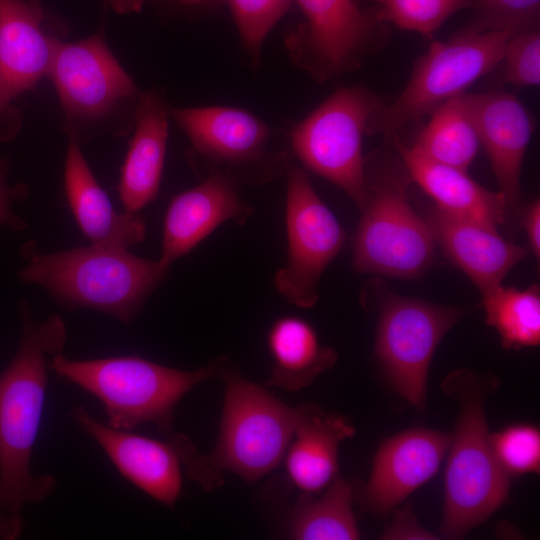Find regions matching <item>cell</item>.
Masks as SVG:
<instances>
[{
  "label": "cell",
  "mask_w": 540,
  "mask_h": 540,
  "mask_svg": "<svg viewBox=\"0 0 540 540\" xmlns=\"http://www.w3.org/2000/svg\"><path fill=\"white\" fill-rule=\"evenodd\" d=\"M22 323L15 355L0 373V514L21 515L27 503H41L55 490L53 475H35L31 458L42 420L48 368L67 341L58 314L35 322L26 301L19 302Z\"/></svg>",
  "instance_id": "obj_1"
},
{
  "label": "cell",
  "mask_w": 540,
  "mask_h": 540,
  "mask_svg": "<svg viewBox=\"0 0 540 540\" xmlns=\"http://www.w3.org/2000/svg\"><path fill=\"white\" fill-rule=\"evenodd\" d=\"M26 264L19 279L42 287L60 307L105 313L133 322L170 266L134 255L126 248L89 245L53 253L22 251Z\"/></svg>",
  "instance_id": "obj_2"
},
{
  "label": "cell",
  "mask_w": 540,
  "mask_h": 540,
  "mask_svg": "<svg viewBox=\"0 0 540 540\" xmlns=\"http://www.w3.org/2000/svg\"><path fill=\"white\" fill-rule=\"evenodd\" d=\"M496 382L468 369L450 372L443 391L457 400L460 413L451 435L445 471L441 534L459 539L484 522L508 497L510 476L490 444L485 399Z\"/></svg>",
  "instance_id": "obj_3"
},
{
  "label": "cell",
  "mask_w": 540,
  "mask_h": 540,
  "mask_svg": "<svg viewBox=\"0 0 540 540\" xmlns=\"http://www.w3.org/2000/svg\"><path fill=\"white\" fill-rule=\"evenodd\" d=\"M225 394L220 429L214 449L199 455L194 448L184 467L203 489L221 486L231 472L255 482L283 460L302 413L263 387L235 372L223 373Z\"/></svg>",
  "instance_id": "obj_4"
},
{
  "label": "cell",
  "mask_w": 540,
  "mask_h": 540,
  "mask_svg": "<svg viewBox=\"0 0 540 540\" xmlns=\"http://www.w3.org/2000/svg\"><path fill=\"white\" fill-rule=\"evenodd\" d=\"M223 362L219 358L189 371L135 355L72 360L61 353L51 358L49 368L99 399L110 426L132 430L153 424L161 432H170L180 400L210 379Z\"/></svg>",
  "instance_id": "obj_5"
},
{
  "label": "cell",
  "mask_w": 540,
  "mask_h": 540,
  "mask_svg": "<svg viewBox=\"0 0 540 540\" xmlns=\"http://www.w3.org/2000/svg\"><path fill=\"white\" fill-rule=\"evenodd\" d=\"M411 181L401 160L366 171L367 197L353 239L356 273L415 279L432 265L436 244L426 220L410 204Z\"/></svg>",
  "instance_id": "obj_6"
},
{
  "label": "cell",
  "mask_w": 540,
  "mask_h": 540,
  "mask_svg": "<svg viewBox=\"0 0 540 540\" xmlns=\"http://www.w3.org/2000/svg\"><path fill=\"white\" fill-rule=\"evenodd\" d=\"M510 31L457 35L434 41L414 64L411 77L391 103H380L372 114L367 134L392 136L406 123L431 114L447 100L466 91L501 63Z\"/></svg>",
  "instance_id": "obj_7"
},
{
  "label": "cell",
  "mask_w": 540,
  "mask_h": 540,
  "mask_svg": "<svg viewBox=\"0 0 540 540\" xmlns=\"http://www.w3.org/2000/svg\"><path fill=\"white\" fill-rule=\"evenodd\" d=\"M380 103L365 88H341L290 133L292 151L301 163L342 189L359 210L367 197L362 141Z\"/></svg>",
  "instance_id": "obj_8"
},
{
  "label": "cell",
  "mask_w": 540,
  "mask_h": 540,
  "mask_svg": "<svg viewBox=\"0 0 540 540\" xmlns=\"http://www.w3.org/2000/svg\"><path fill=\"white\" fill-rule=\"evenodd\" d=\"M375 355L394 390L415 408L425 406L434 352L465 309L384 291L378 299Z\"/></svg>",
  "instance_id": "obj_9"
},
{
  "label": "cell",
  "mask_w": 540,
  "mask_h": 540,
  "mask_svg": "<svg viewBox=\"0 0 540 540\" xmlns=\"http://www.w3.org/2000/svg\"><path fill=\"white\" fill-rule=\"evenodd\" d=\"M193 152L210 173L240 183H264L286 172L288 153L273 142L271 128L248 111L225 106L170 110Z\"/></svg>",
  "instance_id": "obj_10"
},
{
  "label": "cell",
  "mask_w": 540,
  "mask_h": 540,
  "mask_svg": "<svg viewBox=\"0 0 540 540\" xmlns=\"http://www.w3.org/2000/svg\"><path fill=\"white\" fill-rule=\"evenodd\" d=\"M286 177L288 255L274 284L288 302L311 308L319 299L322 274L345 246L346 233L305 170L289 165Z\"/></svg>",
  "instance_id": "obj_11"
},
{
  "label": "cell",
  "mask_w": 540,
  "mask_h": 540,
  "mask_svg": "<svg viewBox=\"0 0 540 540\" xmlns=\"http://www.w3.org/2000/svg\"><path fill=\"white\" fill-rule=\"evenodd\" d=\"M303 23L288 39L292 59L317 81L358 68L385 43L386 23L360 0H296Z\"/></svg>",
  "instance_id": "obj_12"
},
{
  "label": "cell",
  "mask_w": 540,
  "mask_h": 540,
  "mask_svg": "<svg viewBox=\"0 0 540 540\" xmlns=\"http://www.w3.org/2000/svg\"><path fill=\"white\" fill-rule=\"evenodd\" d=\"M47 76L73 120L99 119L137 95L100 33L76 42L56 38Z\"/></svg>",
  "instance_id": "obj_13"
},
{
  "label": "cell",
  "mask_w": 540,
  "mask_h": 540,
  "mask_svg": "<svg viewBox=\"0 0 540 540\" xmlns=\"http://www.w3.org/2000/svg\"><path fill=\"white\" fill-rule=\"evenodd\" d=\"M74 422L102 448L119 473L157 502L173 507L182 492V467L194 447L182 434L158 440L97 420L83 406L71 411Z\"/></svg>",
  "instance_id": "obj_14"
},
{
  "label": "cell",
  "mask_w": 540,
  "mask_h": 540,
  "mask_svg": "<svg viewBox=\"0 0 540 540\" xmlns=\"http://www.w3.org/2000/svg\"><path fill=\"white\" fill-rule=\"evenodd\" d=\"M450 442L451 435L426 428L408 429L385 440L367 483L357 491L361 506L374 514L395 509L437 473Z\"/></svg>",
  "instance_id": "obj_15"
},
{
  "label": "cell",
  "mask_w": 540,
  "mask_h": 540,
  "mask_svg": "<svg viewBox=\"0 0 540 540\" xmlns=\"http://www.w3.org/2000/svg\"><path fill=\"white\" fill-rule=\"evenodd\" d=\"M509 211L518 205L523 160L534 124L521 101L503 90L463 93Z\"/></svg>",
  "instance_id": "obj_16"
},
{
  "label": "cell",
  "mask_w": 540,
  "mask_h": 540,
  "mask_svg": "<svg viewBox=\"0 0 540 540\" xmlns=\"http://www.w3.org/2000/svg\"><path fill=\"white\" fill-rule=\"evenodd\" d=\"M238 186L224 174L210 173L176 195L165 214L159 260L170 266L225 222H246L252 210L241 199Z\"/></svg>",
  "instance_id": "obj_17"
},
{
  "label": "cell",
  "mask_w": 540,
  "mask_h": 540,
  "mask_svg": "<svg viewBox=\"0 0 540 540\" xmlns=\"http://www.w3.org/2000/svg\"><path fill=\"white\" fill-rule=\"evenodd\" d=\"M435 244L484 296L502 285L527 250L504 239L498 230L446 212L436 206L424 216Z\"/></svg>",
  "instance_id": "obj_18"
},
{
  "label": "cell",
  "mask_w": 540,
  "mask_h": 540,
  "mask_svg": "<svg viewBox=\"0 0 540 540\" xmlns=\"http://www.w3.org/2000/svg\"><path fill=\"white\" fill-rule=\"evenodd\" d=\"M64 186L73 217L91 245L129 249L144 240V218L114 209L76 139H70L67 147Z\"/></svg>",
  "instance_id": "obj_19"
},
{
  "label": "cell",
  "mask_w": 540,
  "mask_h": 540,
  "mask_svg": "<svg viewBox=\"0 0 540 540\" xmlns=\"http://www.w3.org/2000/svg\"><path fill=\"white\" fill-rule=\"evenodd\" d=\"M44 19L27 0H0V84L12 101L47 76L56 38L45 34Z\"/></svg>",
  "instance_id": "obj_20"
},
{
  "label": "cell",
  "mask_w": 540,
  "mask_h": 540,
  "mask_svg": "<svg viewBox=\"0 0 540 540\" xmlns=\"http://www.w3.org/2000/svg\"><path fill=\"white\" fill-rule=\"evenodd\" d=\"M394 142L411 180L434 200L436 207L495 229L506 221L509 208L503 193L483 187L464 170L426 158L397 136Z\"/></svg>",
  "instance_id": "obj_21"
},
{
  "label": "cell",
  "mask_w": 540,
  "mask_h": 540,
  "mask_svg": "<svg viewBox=\"0 0 540 540\" xmlns=\"http://www.w3.org/2000/svg\"><path fill=\"white\" fill-rule=\"evenodd\" d=\"M135 130L121 167L118 191L124 211L139 213L157 196L167 148L168 109L154 93L139 96Z\"/></svg>",
  "instance_id": "obj_22"
},
{
  "label": "cell",
  "mask_w": 540,
  "mask_h": 540,
  "mask_svg": "<svg viewBox=\"0 0 540 540\" xmlns=\"http://www.w3.org/2000/svg\"><path fill=\"white\" fill-rule=\"evenodd\" d=\"M354 434V428L344 418L326 414L314 405H302L283 458L292 484L305 494L324 490L339 475L340 443Z\"/></svg>",
  "instance_id": "obj_23"
},
{
  "label": "cell",
  "mask_w": 540,
  "mask_h": 540,
  "mask_svg": "<svg viewBox=\"0 0 540 540\" xmlns=\"http://www.w3.org/2000/svg\"><path fill=\"white\" fill-rule=\"evenodd\" d=\"M273 360L267 386L297 392L337 361V352L322 346L313 326L296 316L276 319L267 334Z\"/></svg>",
  "instance_id": "obj_24"
},
{
  "label": "cell",
  "mask_w": 540,
  "mask_h": 540,
  "mask_svg": "<svg viewBox=\"0 0 540 540\" xmlns=\"http://www.w3.org/2000/svg\"><path fill=\"white\" fill-rule=\"evenodd\" d=\"M412 146L434 162L467 171L480 140L463 93L431 113Z\"/></svg>",
  "instance_id": "obj_25"
},
{
  "label": "cell",
  "mask_w": 540,
  "mask_h": 540,
  "mask_svg": "<svg viewBox=\"0 0 540 540\" xmlns=\"http://www.w3.org/2000/svg\"><path fill=\"white\" fill-rule=\"evenodd\" d=\"M352 500L351 484L339 475L319 497L302 493L290 516L289 535L299 540L358 539Z\"/></svg>",
  "instance_id": "obj_26"
},
{
  "label": "cell",
  "mask_w": 540,
  "mask_h": 540,
  "mask_svg": "<svg viewBox=\"0 0 540 540\" xmlns=\"http://www.w3.org/2000/svg\"><path fill=\"white\" fill-rule=\"evenodd\" d=\"M486 323L493 327L505 349H521L540 343V290L498 286L482 296Z\"/></svg>",
  "instance_id": "obj_27"
},
{
  "label": "cell",
  "mask_w": 540,
  "mask_h": 540,
  "mask_svg": "<svg viewBox=\"0 0 540 540\" xmlns=\"http://www.w3.org/2000/svg\"><path fill=\"white\" fill-rule=\"evenodd\" d=\"M380 21L432 38L453 14L470 9L472 0H375Z\"/></svg>",
  "instance_id": "obj_28"
},
{
  "label": "cell",
  "mask_w": 540,
  "mask_h": 540,
  "mask_svg": "<svg viewBox=\"0 0 540 540\" xmlns=\"http://www.w3.org/2000/svg\"><path fill=\"white\" fill-rule=\"evenodd\" d=\"M472 16L457 35L489 31L514 34L538 28L540 0H472Z\"/></svg>",
  "instance_id": "obj_29"
},
{
  "label": "cell",
  "mask_w": 540,
  "mask_h": 540,
  "mask_svg": "<svg viewBox=\"0 0 540 540\" xmlns=\"http://www.w3.org/2000/svg\"><path fill=\"white\" fill-rule=\"evenodd\" d=\"M490 444L509 476L539 473L540 432L533 425L516 424L490 434Z\"/></svg>",
  "instance_id": "obj_30"
},
{
  "label": "cell",
  "mask_w": 540,
  "mask_h": 540,
  "mask_svg": "<svg viewBox=\"0 0 540 540\" xmlns=\"http://www.w3.org/2000/svg\"><path fill=\"white\" fill-rule=\"evenodd\" d=\"M292 0H228L240 37L255 59L267 34Z\"/></svg>",
  "instance_id": "obj_31"
},
{
  "label": "cell",
  "mask_w": 540,
  "mask_h": 540,
  "mask_svg": "<svg viewBox=\"0 0 540 540\" xmlns=\"http://www.w3.org/2000/svg\"><path fill=\"white\" fill-rule=\"evenodd\" d=\"M501 62L502 77L518 86H537L540 83V33L539 29L522 31L506 42Z\"/></svg>",
  "instance_id": "obj_32"
},
{
  "label": "cell",
  "mask_w": 540,
  "mask_h": 540,
  "mask_svg": "<svg viewBox=\"0 0 540 540\" xmlns=\"http://www.w3.org/2000/svg\"><path fill=\"white\" fill-rule=\"evenodd\" d=\"M10 169L8 158H0V226H7L15 231H22L27 224L13 210V203L22 200L27 195V187L19 184L10 186L7 183V174Z\"/></svg>",
  "instance_id": "obj_33"
},
{
  "label": "cell",
  "mask_w": 540,
  "mask_h": 540,
  "mask_svg": "<svg viewBox=\"0 0 540 540\" xmlns=\"http://www.w3.org/2000/svg\"><path fill=\"white\" fill-rule=\"evenodd\" d=\"M383 539H438L423 529L417 522L411 505L397 510L392 524L383 534Z\"/></svg>",
  "instance_id": "obj_34"
},
{
  "label": "cell",
  "mask_w": 540,
  "mask_h": 540,
  "mask_svg": "<svg viewBox=\"0 0 540 540\" xmlns=\"http://www.w3.org/2000/svg\"><path fill=\"white\" fill-rule=\"evenodd\" d=\"M522 226L529 240V247L534 257H540V201L534 199L524 208Z\"/></svg>",
  "instance_id": "obj_35"
},
{
  "label": "cell",
  "mask_w": 540,
  "mask_h": 540,
  "mask_svg": "<svg viewBox=\"0 0 540 540\" xmlns=\"http://www.w3.org/2000/svg\"><path fill=\"white\" fill-rule=\"evenodd\" d=\"M19 125V111L12 105V100L0 84V141L11 140L17 134Z\"/></svg>",
  "instance_id": "obj_36"
},
{
  "label": "cell",
  "mask_w": 540,
  "mask_h": 540,
  "mask_svg": "<svg viewBox=\"0 0 540 540\" xmlns=\"http://www.w3.org/2000/svg\"><path fill=\"white\" fill-rule=\"evenodd\" d=\"M23 530L22 515L7 516L0 514V540H14Z\"/></svg>",
  "instance_id": "obj_37"
},
{
  "label": "cell",
  "mask_w": 540,
  "mask_h": 540,
  "mask_svg": "<svg viewBox=\"0 0 540 540\" xmlns=\"http://www.w3.org/2000/svg\"><path fill=\"white\" fill-rule=\"evenodd\" d=\"M145 0H109L112 8L121 14L141 11Z\"/></svg>",
  "instance_id": "obj_38"
},
{
  "label": "cell",
  "mask_w": 540,
  "mask_h": 540,
  "mask_svg": "<svg viewBox=\"0 0 540 540\" xmlns=\"http://www.w3.org/2000/svg\"><path fill=\"white\" fill-rule=\"evenodd\" d=\"M179 1L186 4H203V3L211 2L213 0H179Z\"/></svg>",
  "instance_id": "obj_39"
},
{
  "label": "cell",
  "mask_w": 540,
  "mask_h": 540,
  "mask_svg": "<svg viewBox=\"0 0 540 540\" xmlns=\"http://www.w3.org/2000/svg\"><path fill=\"white\" fill-rule=\"evenodd\" d=\"M29 3H31L34 7H36L39 10H43V7L41 5L40 0H27Z\"/></svg>",
  "instance_id": "obj_40"
}]
</instances>
